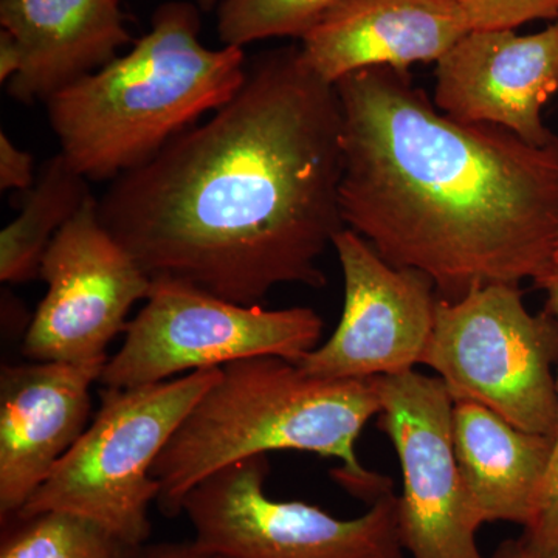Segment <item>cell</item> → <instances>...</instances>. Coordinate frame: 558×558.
<instances>
[{"label":"cell","mask_w":558,"mask_h":558,"mask_svg":"<svg viewBox=\"0 0 558 558\" xmlns=\"http://www.w3.org/2000/svg\"><path fill=\"white\" fill-rule=\"evenodd\" d=\"M0 24L24 58L7 89L25 105L49 101L132 40L120 0H0Z\"/></svg>","instance_id":"cell-15"},{"label":"cell","mask_w":558,"mask_h":558,"mask_svg":"<svg viewBox=\"0 0 558 558\" xmlns=\"http://www.w3.org/2000/svg\"><path fill=\"white\" fill-rule=\"evenodd\" d=\"M554 264H558V231H557L556 253H554Z\"/></svg>","instance_id":"cell-27"},{"label":"cell","mask_w":558,"mask_h":558,"mask_svg":"<svg viewBox=\"0 0 558 558\" xmlns=\"http://www.w3.org/2000/svg\"><path fill=\"white\" fill-rule=\"evenodd\" d=\"M0 558H123L134 546L75 513H36L3 523Z\"/></svg>","instance_id":"cell-18"},{"label":"cell","mask_w":558,"mask_h":558,"mask_svg":"<svg viewBox=\"0 0 558 558\" xmlns=\"http://www.w3.org/2000/svg\"><path fill=\"white\" fill-rule=\"evenodd\" d=\"M220 371L197 369L145 387L105 388L89 427L14 519L50 510L75 513L124 545H145L149 508L160 492L150 473L154 462Z\"/></svg>","instance_id":"cell-5"},{"label":"cell","mask_w":558,"mask_h":558,"mask_svg":"<svg viewBox=\"0 0 558 558\" xmlns=\"http://www.w3.org/2000/svg\"><path fill=\"white\" fill-rule=\"evenodd\" d=\"M459 480L472 519L526 527L553 459L554 438L524 432L470 400H454L451 414Z\"/></svg>","instance_id":"cell-16"},{"label":"cell","mask_w":558,"mask_h":558,"mask_svg":"<svg viewBox=\"0 0 558 558\" xmlns=\"http://www.w3.org/2000/svg\"><path fill=\"white\" fill-rule=\"evenodd\" d=\"M332 247L343 274V314L330 339L304 354L296 366L328 380L413 371L435 326L439 299L432 279L391 266L348 227L333 238Z\"/></svg>","instance_id":"cell-11"},{"label":"cell","mask_w":558,"mask_h":558,"mask_svg":"<svg viewBox=\"0 0 558 558\" xmlns=\"http://www.w3.org/2000/svg\"><path fill=\"white\" fill-rule=\"evenodd\" d=\"M267 454L233 462L197 484L182 513L201 549L223 558H402L395 492L340 520L318 506L266 494Z\"/></svg>","instance_id":"cell-8"},{"label":"cell","mask_w":558,"mask_h":558,"mask_svg":"<svg viewBox=\"0 0 558 558\" xmlns=\"http://www.w3.org/2000/svg\"><path fill=\"white\" fill-rule=\"evenodd\" d=\"M336 84L300 47L267 51L241 90L98 201L102 226L150 277L260 306L279 284L325 288L318 260L347 229Z\"/></svg>","instance_id":"cell-1"},{"label":"cell","mask_w":558,"mask_h":558,"mask_svg":"<svg viewBox=\"0 0 558 558\" xmlns=\"http://www.w3.org/2000/svg\"><path fill=\"white\" fill-rule=\"evenodd\" d=\"M24 58L16 38L9 31L0 32V83L9 84L22 70Z\"/></svg>","instance_id":"cell-24"},{"label":"cell","mask_w":558,"mask_h":558,"mask_svg":"<svg viewBox=\"0 0 558 558\" xmlns=\"http://www.w3.org/2000/svg\"><path fill=\"white\" fill-rule=\"evenodd\" d=\"M535 286L546 293V310L558 319V264L545 275L535 279ZM558 392V376H557ZM524 545L538 556L558 558V417L557 432L554 436V451L548 475L539 492L537 510L534 519L521 534Z\"/></svg>","instance_id":"cell-20"},{"label":"cell","mask_w":558,"mask_h":558,"mask_svg":"<svg viewBox=\"0 0 558 558\" xmlns=\"http://www.w3.org/2000/svg\"><path fill=\"white\" fill-rule=\"evenodd\" d=\"M490 558H546L538 556L534 550L527 548L524 545L523 539L519 538H510L502 542L501 545L495 549L494 556Z\"/></svg>","instance_id":"cell-25"},{"label":"cell","mask_w":558,"mask_h":558,"mask_svg":"<svg viewBox=\"0 0 558 558\" xmlns=\"http://www.w3.org/2000/svg\"><path fill=\"white\" fill-rule=\"evenodd\" d=\"M558 319L531 314L520 284H492L438 300L421 365L438 373L451 399L470 400L524 432L554 438Z\"/></svg>","instance_id":"cell-6"},{"label":"cell","mask_w":558,"mask_h":558,"mask_svg":"<svg viewBox=\"0 0 558 558\" xmlns=\"http://www.w3.org/2000/svg\"><path fill=\"white\" fill-rule=\"evenodd\" d=\"M87 182L61 153L46 161L21 215L0 233V281L22 284L39 277L50 242L92 196Z\"/></svg>","instance_id":"cell-17"},{"label":"cell","mask_w":558,"mask_h":558,"mask_svg":"<svg viewBox=\"0 0 558 558\" xmlns=\"http://www.w3.org/2000/svg\"><path fill=\"white\" fill-rule=\"evenodd\" d=\"M197 2H199L202 9L209 11L215 9L216 2H218V0H197Z\"/></svg>","instance_id":"cell-26"},{"label":"cell","mask_w":558,"mask_h":558,"mask_svg":"<svg viewBox=\"0 0 558 558\" xmlns=\"http://www.w3.org/2000/svg\"><path fill=\"white\" fill-rule=\"evenodd\" d=\"M199 33L196 7L165 3L130 53L46 102L51 130L73 170L87 180L137 170L241 90L248 70L244 50L208 49Z\"/></svg>","instance_id":"cell-4"},{"label":"cell","mask_w":558,"mask_h":558,"mask_svg":"<svg viewBox=\"0 0 558 558\" xmlns=\"http://www.w3.org/2000/svg\"><path fill=\"white\" fill-rule=\"evenodd\" d=\"M433 101L465 123L494 124L531 145H557L543 108L558 92V17L545 31H470L436 62Z\"/></svg>","instance_id":"cell-12"},{"label":"cell","mask_w":558,"mask_h":558,"mask_svg":"<svg viewBox=\"0 0 558 558\" xmlns=\"http://www.w3.org/2000/svg\"><path fill=\"white\" fill-rule=\"evenodd\" d=\"M123 558H223L201 549L194 542L140 545L128 550Z\"/></svg>","instance_id":"cell-23"},{"label":"cell","mask_w":558,"mask_h":558,"mask_svg":"<svg viewBox=\"0 0 558 558\" xmlns=\"http://www.w3.org/2000/svg\"><path fill=\"white\" fill-rule=\"evenodd\" d=\"M336 89L341 216L381 258L427 275L447 301L554 266L558 143L453 119L403 70H359Z\"/></svg>","instance_id":"cell-2"},{"label":"cell","mask_w":558,"mask_h":558,"mask_svg":"<svg viewBox=\"0 0 558 558\" xmlns=\"http://www.w3.org/2000/svg\"><path fill=\"white\" fill-rule=\"evenodd\" d=\"M380 410L377 377L317 379L277 355L229 363L154 462L160 512L179 515L186 495L213 473L279 450L339 459L333 478L373 505L392 483L363 468L355 449Z\"/></svg>","instance_id":"cell-3"},{"label":"cell","mask_w":558,"mask_h":558,"mask_svg":"<svg viewBox=\"0 0 558 558\" xmlns=\"http://www.w3.org/2000/svg\"><path fill=\"white\" fill-rule=\"evenodd\" d=\"M377 428L391 440L402 470L398 519L413 558H484L459 480L451 414L453 399L439 377L416 371L377 377Z\"/></svg>","instance_id":"cell-10"},{"label":"cell","mask_w":558,"mask_h":558,"mask_svg":"<svg viewBox=\"0 0 558 558\" xmlns=\"http://www.w3.org/2000/svg\"><path fill=\"white\" fill-rule=\"evenodd\" d=\"M472 31H515L527 22L556 21L558 0H457Z\"/></svg>","instance_id":"cell-21"},{"label":"cell","mask_w":558,"mask_h":558,"mask_svg":"<svg viewBox=\"0 0 558 558\" xmlns=\"http://www.w3.org/2000/svg\"><path fill=\"white\" fill-rule=\"evenodd\" d=\"M339 0H222L218 33L223 46L244 47L256 40L303 38Z\"/></svg>","instance_id":"cell-19"},{"label":"cell","mask_w":558,"mask_h":558,"mask_svg":"<svg viewBox=\"0 0 558 558\" xmlns=\"http://www.w3.org/2000/svg\"><path fill=\"white\" fill-rule=\"evenodd\" d=\"M145 301L102 368L105 388L145 387L258 355L296 363L318 347L325 328L311 307L244 306L171 277L153 278Z\"/></svg>","instance_id":"cell-7"},{"label":"cell","mask_w":558,"mask_h":558,"mask_svg":"<svg viewBox=\"0 0 558 558\" xmlns=\"http://www.w3.org/2000/svg\"><path fill=\"white\" fill-rule=\"evenodd\" d=\"M47 293L25 333L22 354L35 362L106 365L109 344L148 299L153 277L113 238L90 196L50 242L40 260Z\"/></svg>","instance_id":"cell-9"},{"label":"cell","mask_w":558,"mask_h":558,"mask_svg":"<svg viewBox=\"0 0 558 558\" xmlns=\"http://www.w3.org/2000/svg\"><path fill=\"white\" fill-rule=\"evenodd\" d=\"M105 365L35 362L0 371V519L17 515L75 446Z\"/></svg>","instance_id":"cell-13"},{"label":"cell","mask_w":558,"mask_h":558,"mask_svg":"<svg viewBox=\"0 0 558 558\" xmlns=\"http://www.w3.org/2000/svg\"><path fill=\"white\" fill-rule=\"evenodd\" d=\"M470 31L457 0H339L300 51L315 75L336 84L363 69L438 62Z\"/></svg>","instance_id":"cell-14"},{"label":"cell","mask_w":558,"mask_h":558,"mask_svg":"<svg viewBox=\"0 0 558 558\" xmlns=\"http://www.w3.org/2000/svg\"><path fill=\"white\" fill-rule=\"evenodd\" d=\"M35 159L17 148L5 132L0 134V189L28 193L35 185Z\"/></svg>","instance_id":"cell-22"}]
</instances>
